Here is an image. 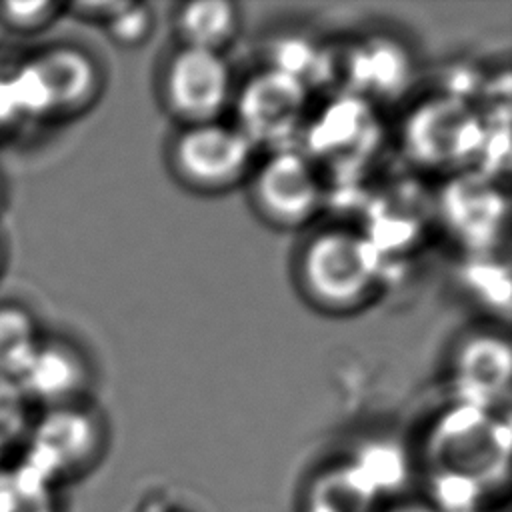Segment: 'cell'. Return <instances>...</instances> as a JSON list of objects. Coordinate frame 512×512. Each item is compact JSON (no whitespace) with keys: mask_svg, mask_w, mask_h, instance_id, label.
<instances>
[{"mask_svg":"<svg viewBox=\"0 0 512 512\" xmlns=\"http://www.w3.org/2000/svg\"><path fill=\"white\" fill-rule=\"evenodd\" d=\"M382 254L364 232L324 228L298 256V282L304 296L330 314H350L368 304L380 286Z\"/></svg>","mask_w":512,"mask_h":512,"instance_id":"cell-1","label":"cell"},{"mask_svg":"<svg viewBox=\"0 0 512 512\" xmlns=\"http://www.w3.org/2000/svg\"><path fill=\"white\" fill-rule=\"evenodd\" d=\"M20 112L40 120H70L94 106L104 78L96 58L76 44H50L24 58L12 74Z\"/></svg>","mask_w":512,"mask_h":512,"instance_id":"cell-2","label":"cell"},{"mask_svg":"<svg viewBox=\"0 0 512 512\" xmlns=\"http://www.w3.org/2000/svg\"><path fill=\"white\" fill-rule=\"evenodd\" d=\"M402 142L414 164L452 174L470 168L482 156L488 134L474 106L458 96L440 94L412 110Z\"/></svg>","mask_w":512,"mask_h":512,"instance_id":"cell-3","label":"cell"},{"mask_svg":"<svg viewBox=\"0 0 512 512\" xmlns=\"http://www.w3.org/2000/svg\"><path fill=\"white\" fill-rule=\"evenodd\" d=\"M508 446V422L498 420L494 412L458 402L436 422L428 452L436 472L466 476L488 490L506 482Z\"/></svg>","mask_w":512,"mask_h":512,"instance_id":"cell-4","label":"cell"},{"mask_svg":"<svg viewBox=\"0 0 512 512\" xmlns=\"http://www.w3.org/2000/svg\"><path fill=\"white\" fill-rule=\"evenodd\" d=\"M22 462L54 486L90 472L106 446L100 414L86 402L42 410L24 440Z\"/></svg>","mask_w":512,"mask_h":512,"instance_id":"cell-5","label":"cell"},{"mask_svg":"<svg viewBox=\"0 0 512 512\" xmlns=\"http://www.w3.org/2000/svg\"><path fill=\"white\" fill-rule=\"evenodd\" d=\"M168 160L186 188L222 194L246 182L256 166V148L236 128L220 122L182 126L170 142Z\"/></svg>","mask_w":512,"mask_h":512,"instance_id":"cell-6","label":"cell"},{"mask_svg":"<svg viewBox=\"0 0 512 512\" xmlns=\"http://www.w3.org/2000/svg\"><path fill=\"white\" fill-rule=\"evenodd\" d=\"M308 86L276 66L252 74L236 96V128L270 152L294 146L308 120Z\"/></svg>","mask_w":512,"mask_h":512,"instance_id":"cell-7","label":"cell"},{"mask_svg":"<svg viewBox=\"0 0 512 512\" xmlns=\"http://www.w3.org/2000/svg\"><path fill=\"white\" fill-rule=\"evenodd\" d=\"M248 182L256 212L276 228H302L322 210L320 170L300 148L270 152L256 162Z\"/></svg>","mask_w":512,"mask_h":512,"instance_id":"cell-8","label":"cell"},{"mask_svg":"<svg viewBox=\"0 0 512 512\" xmlns=\"http://www.w3.org/2000/svg\"><path fill=\"white\" fill-rule=\"evenodd\" d=\"M232 98V72L224 54L182 46L166 58L160 100L182 126L218 122Z\"/></svg>","mask_w":512,"mask_h":512,"instance_id":"cell-9","label":"cell"},{"mask_svg":"<svg viewBox=\"0 0 512 512\" xmlns=\"http://www.w3.org/2000/svg\"><path fill=\"white\" fill-rule=\"evenodd\" d=\"M302 152L316 168H352L370 158L378 144V122L370 102L346 94L334 98L318 116L308 118L302 130Z\"/></svg>","mask_w":512,"mask_h":512,"instance_id":"cell-10","label":"cell"},{"mask_svg":"<svg viewBox=\"0 0 512 512\" xmlns=\"http://www.w3.org/2000/svg\"><path fill=\"white\" fill-rule=\"evenodd\" d=\"M18 382L32 408L48 410L82 404L92 386V368L86 354L72 340L44 334Z\"/></svg>","mask_w":512,"mask_h":512,"instance_id":"cell-11","label":"cell"},{"mask_svg":"<svg viewBox=\"0 0 512 512\" xmlns=\"http://www.w3.org/2000/svg\"><path fill=\"white\" fill-rule=\"evenodd\" d=\"M510 348L494 334L462 342L454 356L452 378L462 404L494 412L510 392Z\"/></svg>","mask_w":512,"mask_h":512,"instance_id":"cell-12","label":"cell"},{"mask_svg":"<svg viewBox=\"0 0 512 512\" xmlns=\"http://www.w3.org/2000/svg\"><path fill=\"white\" fill-rule=\"evenodd\" d=\"M380 496L350 460L318 470L302 494L300 512H374Z\"/></svg>","mask_w":512,"mask_h":512,"instance_id":"cell-13","label":"cell"},{"mask_svg":"<svg viewBox=\"0 0 512 512\" xmlns=\"http://www.w3.org/2000/svg\"><path fill=\"white\" fill-rule=\"evenodd\" d=\"M504 208L502 198L480 182L472 184L462 180L454 184L450 194L444 198V210L450 224L462 236V240L474 244L476 248L488 246L498 236Z\"/></svg>","mask_w":512,"mask_h":512,"instance_id":"cell-14","label":"cell"},{"mask_svg":"<svg viewBox=\"0 0 512 512\" xmlns=\"http://www.w3.org/2000/svg\"><path fill=\"white\" fill-rule=\"evenodd\" d=\"M352 94L370 102L374 96H390L406 84L408 60L388 40H370L358 46L348 60Z\"/></svg>","mask_w":512,"mask_h":512,"instance_id":"cell-15","label":"cell"},{"mask_svg":"<svg viewBox=\"0 0 512 512\" xmlns=\"http://www.w3.org/2000/svg\"><path fill=\"white\" fill-rule=\"evenodd\" d=\"M182 46L224 54L240 30L238 6L226 0H198L182 4L174 16Z\"/></svg>","mask_w":512,"mask_h":512,"instance_id":"cell-16","label":"cell"},{"mask_svg":"<svg viewBox=\"0 0 512 512\" xmlns=\"http://www.w3.org/2000/svg\"><path fill=\"white\" fill-rule=\"evenodd\" d=\"M44 332L34 312L16 300H0V374L20 380Z\"/></svg>","mask_w":512,"mask_h":512,"instance_id":"cell-17","label":"cell"},{"mask_svg":"<svg viewBox=\"0 0 512 512\" xmlns=\"http://www.w3.org/2000/svg\"><path fill=\"white\" fill-rule=\"evenodd\" d=\"M0 512H62L58 486L22 460L0 466Z\"/></svg>","mask_w":512,"mask_h":512,"instance_id":"cell-18","label":"cell"},{"mask_svg":"<svg viewBox=\"0 0 512 512\" xmlns=\"http://www.w3.org/2000/svg\"><path fill=\"white\" fill-rule=\"evenodd\" d=\"M348 460L356 466V470L364 476L380 500L386 494L402 488L408 476V462L396 444L372 442Z\"/></svg>","mask_w":512,"mask_h":512,"instance_id":"cell-19","label":"cell"},{"mask_svg":"<svg viewBox=\"0 0 512 512\" xmlns=\"http://www.w3.org/2000/svg\"><path fill=\"white\" fill-rule=\"evenodd\" d=\"M62 14L66 4L52 0L0 2V28L16 36H36L52 28Z\"/></svg>","mask_w":512,"mask_h":512,"instance_id":"cell-20","label":"cell"},{"mask_svg":"<svg viewBox=\"0 0 512 512\" xmlns=\"http://www.w3.org/2000/svg\"><path fill=\"white\" fill-rule=\"evenodd\" d=\"M34 416L18 380L0 374V452L24 442Z\"/></svg>","mask_w":512,"mask_h":512,"instance_id":"cell-21","label":"cell"},{"mask_svg":"<svg viewBox=\"0 0 512 512\" xmlns=\"http://www.w3.org/2000/svg\"><path fill=\"white\" fill-rule=\"evenodd\" d=\"M102 28L120 48H138L154 32V12L146 4L124 2Z\"/></svg>","mask_w":512,"mask_h":512,"instance_id":"cell-22","label":"cell"},{"mask_svg":"<svg viewBox=\"0 0 512 512\" xmlns=\"http://www.w3.org/2000/svg\"><path fill=\"white\" fill-rule=\"evenodd\" d=\"M392 512H438L434 506H416V504H408V506H400V508H396V510H392Z\"/></svg>","mask_w":512,"mask_h":512,"instance_id":"cell-23","label":"cell"},{"mask_svg":"<svg viewBox=\"0 0 512 512\" xmlns=\"http://www.w3.org/2000/svg\"><path fill=\"white\" fill-rule=\"evenodd\" d=\"M4 268H6V246H4V240L0 236V280L4 276Z\"/></svg>","mask_w":512,"mask_h":512,"instance_id":"cell-24","label":"cell"},{"mask_svg":"<svg viewBox=\"0 0 512 512\" xmlns=\"http://www.w3.org/2000/svg\"><path fill=\"white\" fill-rule=\"evenodd\" d=\"M4 198H6V188H4V178H2V172H0V212H2V206H4Z\"/></svg>","mask_w":512,"mask_h":512,"instance_id":"cell-25","label":"cell"},{"mask_svg":"<svg viewBox=\"0 0 512 512\" xmlns=\"http://www.w3.org/2000/svg\"><path fill=\"white\" fill-rule=\"evenodd\" d=\"M160 512H182V510H160Z\"/></svg>","mask_w":512,"mask_h":512,"instance_id":"cell-26","label":"cell"}]
</instances>
